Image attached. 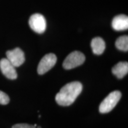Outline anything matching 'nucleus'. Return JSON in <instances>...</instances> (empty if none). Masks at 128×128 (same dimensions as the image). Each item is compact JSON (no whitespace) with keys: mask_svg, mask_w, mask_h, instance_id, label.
Here are the masks:
<instances>
[{"mask_svg":"<svg viewBox=\"0 0 128 128\" xmlns=\"http://www.w3.org/2000/svg\"><path fill=\"white\" fill-rule=\"evenodd\" d=\"M82 90V85L78 81H74L64 86L56 95L55 100L59 105L68 106L72 104Z\"/></svg>","mask_w":128,"mask_h":128,"instance_id":"obj_1","label":"nucleus"},{"mask_svg":"<svg viewBox=\"0 0 128 128\" xmlns=\"http://www.w3.org/2000/svg\"><path fill=\"white\" fill-rule=\"evenodd\" d=\"M122 94L119 91L110 92L101 103L99 112L101 113H107L112 111L121 98Z\"/></svg>","mask_w":128,"mask_h":128,"instance_id":"obj_2","label":"nucleus"},{"mask_svg":"<svg viewBox=\"0 0 128 128\" xmlns=\"http://www.w3.org/2000/svg\"><path fill=\"white\" fill-rule=\"evenodd\" d=\"M86 56L82 52L74 51L67 56L63 62V67L65 70H71L84 63Z\"/></svg>","mask_w":128,"mask_h":128,"instance_id":"obj_3","label":"nucleus"},{"mask_svg":"<svg viewBox=\"0 0 128 128\" xmlns=\"http://www.w3.org/2000/svg\"><path fill=\"white\" fill-rule=\"evenodd\" d=\"M29 26L33 31L39 34L44 33L46 28V22L44 16L40 14H34L30 17Z\"/></svg>","mask_w":128,"mask_h":128,"instance_id":"obj_4","label":"nucleus"},{"mask_svg":"<svg viewBox=\"0 0 128 128\" xmlns=\"http://www.w3.org/2000/svg\"><path fill=\"white\" fill-rule=\"evenodd\" d=\"M57 61V58L55 54H48L44 55L40 61L38 67V72L43 75L55 66Z\"/></svg>","mask_w":128,"mask_h":128,"instance_id":"obj_5","label":"nucleus"},{"mask_svg":"<svg viewBox=\"0 0 128 128\" xmlns=\"http://www.w3.org/2000/svg\"><path fill=\"white\" fill-rule=\"evenodd\" d=\"M7 59L15 67L21 66L25 61V56L23 51L20 48H17L6 53Z\"/></svg>","mask_w":128,"mask_h":128,"instance_id":"obj_6","label":"nucleus"},{"mask_svg":"<svg viewBox=\"0 0 128 128\" xmlns=\"http://www.w3.org/2000/svg\"><path fill=\"white\" fill-rule=\"evenodd\" d=\"M16 67L7 60L2 58L0 60V69L2 73L10 80H15L17 77Z\"/></svg>","mask_w":128,"mask_h":128,"instance_id":"obj_7","label":"nucleus"},{"mask_svg":"<svg viewBox=\"0 0 128 128\" xmlns=\"http://www.w3.org/2000/svg\"><path fill=\"white\" fill-rule=\"evenodd\" d=\"M112 26L116 31H122L128 28V17L124 14L116 16L112 22Z\"/></svg>","mask_w":128,"mask_h":128,"instance_id":"obj_8","label":"nucleus"},{"mask_svg":"<svg viewBox=\"0 0 128 128\" xmlns=\"http://www.w3.org/2000/svg\"><path fill=\"white\" fill-rule=\"evenodd\" d=\"M112 71L116 77L121 79L128 72V63L127 62H120L113 67Z\"/></svg>","mask_w":128,"mask_h":128,"instance_id":"obj_9","label":"nucleus"},{"mask_svg":"<svg viewBox=\"0 0 128 128\" xmlns=\"http://www.w3.org/2000/svg\"><path fill=\"white\" fill-rule=\"evenodd\" d=\"M92 50L96 55H102L106 49L105 42L102 38L97 37L92 39L91 43Z\"/></svg>","mask_w":128,"mask_h":128,"instance_id":"obj_10","label":"nucleus"},{"mask_svg":"<svg viewBox=\"0 0 128 128\" xmlns=\"http://www.w3.org/2000/svg\"><path fill=\"white\" fill-rule=\"evenodd\" d=\"M115 44L119 50L127 52L128 50V36H122L119 37L116 40Z\"/></svg>","mask_w":128,"mask_h":128,"instance_id":"obj_11","label":"nucleus"},{"mask_svg":"<svg viewBox=\"0 0 128 128\" xmlns=\"http://www.w3.org/2000/svg\"><path fill=\"white\" fill-rule=\"evenodd\" d=\"M10 98L8 96L2 91H0V104L6 105L9 103Z\"/></svg>","mask_w":128,"mask_h":128,"instance_id":"obj_12","label":"nucleus"},{"mask_svg":"<svg viewBox=\"0 0 128 128\" xmlns=\"http://www.w3.org/2000/svg\"><path fill=\"white\" fill-rule=\"evenodd\" d=\"M12 128H41V127L40 126H38L36 128L34 125L27 124H14L12 126Z\"/></svg>","mask_w":128,"mask_h":128,"instance_id":"obj_13","label":"nucleus"}]
</instances>
